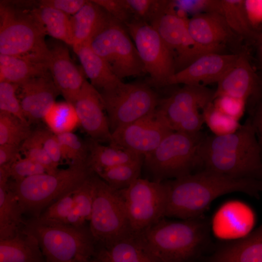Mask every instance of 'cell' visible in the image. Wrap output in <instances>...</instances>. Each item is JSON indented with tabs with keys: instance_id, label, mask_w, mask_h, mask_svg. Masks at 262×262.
<instances>
[{
	"instance_id": "1",
	"label": "cell",
	"mask_w": 262,
	"mask_h": 262,
	"mask_svg": "<svg viewBox=\"0 0 262 262\" xmlns=\"http://www.w3.org/2000/svg\"><path fill=\"white\" fill-rule=\"evenodd\" d=\"M164 183L165 216L183 220L201 216L211 203L222 195L241 192L259 198L262 191V180L236 179L205 169Z\"/></svg>"
},
{
	"instance_id": "2",
	"label": "cell",
	"mask_w": 262,
	"mask_h": 262,
	"mask_svg": "<svg viewBox=\"0 0 262 262\" xmlns=\"http://www.w3.org/2000/svg\"><path fill=\"white\" fill-rule=\"evenodd\" d=\"M236 179L262 180V155L248 117L235 132L205 135L197 153V167Z\"/></svg>"
},
{
	"instance_id": "3",
	"label": "cell",
	"mask_w": 262,
	"mask_h": 262,
	"mask_svg": "<svg viewBox=\"0 0 262 262\" xmlns=\"http://www.w3.org/2000/svg\"><path fill=\"white\" fill-rule=\"evenodd\" d=\"M207 232L200 216L179 222L161 219L135 235L157 262H185L203 244Z\"/></svg>"
},
{
	"instance_id": "4",
	"label": "cell",
	"mask_w": 262,
	"mask_h": 262,
	"mask_svg": "<svg viewBox=\"0 0 262 262\" xmlns=\"http://www.w3.org/2000/svg\"><path fill=\"white\" fill-rule=\"evenodd\" d=\"M93 173L87 165L73 164L54 173L37 175L9 184L24 213L37 218L49 206L76 189Z\"/></svg>"
},
{
	"instance_id": "5",
	"label": "cell",
	"mask_w": 262,
	"mask_h": 262,
	"mask_svg": "<svg viewBox=\"0 0 262 262\" xmlns=\"http://www.w3.org/2000/svg\"><path fill=\"white\" fill-rule=\"evenodd\" d=\"M46 33L31 11L0 2V54L26 58L48 66Z\"/></svg>"
},
{
	"instance_id": "6",
	"label": "cell",
	"mask_w": 262,
	"mask_h": 262,
	"mask_svg": "<svg viewBox=\"0 0 262 262\" xmlns=\"http://www.w3.org/2000/svg\"><path fill=\"white\" fill-rule=\"evenodd\" d=\"M23 229L36 239L46 262H89L95 252L94 239L83 227L44 224L33 218Z\"/></svg>"
},
{
	"instance_id": "7",
	"label": "cell",
	"mask_w": 262,
	"mask_h": 262,
	"mask_svg": "<svg viewBox=\"0 0 262 262\" xmlns=\"http://www.w3.org/2000/svg\"><path fill=\"white\" fill-rule=\"evenodd\" d=\"M205 134L173 131L151 152L144 156L145 165L157 179L178 178L197 167V153Z\"/></svg>"
},
{
	"instance_id": "8",
	"label": "cell",
	"mask_w": 262,
	"mask_h": 262,
	"mask_svg": "<svg viewBox=\"0 0 262 262\" xmlns=\"http://www.w3.org/2000/svg\"><path fill=\"white\" fill-rule=\"evenodd\" d=\"M93 200L89 221L90 233L102 246L133 234L119 190L93 175Z\"/></svg>"
},
{
	"instance_id": "9",
	"label": "cell",
	"mask_w": 262,
	"mask_h": 262,
	"mask_svg": "<svg viewBox=\"0 0 262 262\" xmlns=\"http://www.w3.org/2000/svg\"><path fill=\"white\" fill-rule=\"evenodd\" d=\"M99 93L112 133L154 112L160 100L147 84L122 80Z\"/></svg>"
},
{
	"instance_id": "10",
	"label": "cell",
	"mask_w": 262,
	"mask_h": 262,
	"mask_svg": "<svg viewBox=\"0 0 262 262\" xmlns=\"http://www.w3.org/2000/svg\"><path fill=\"white\" fill-rule=\"evenodd\" d=\"M89 45L121 80L146 73L126 26L112 16Z\"/></svg>"
},
{
	"instance_id": "11",
	"label": "cell",
	"mask_w": 262,
	"mask_h": 262,
	"mask_svg": "<svg viewBox=\"0 0 262 262\" xmlns=\"http://www.w3.org/2000/svg\"><path fill=\"white\" fill-rule=\"evenodd\" d=\"M119 191L133 234L140 233L165 216L164 182L139 178L128 188Z\"/></svg>"
},
{
	"instance_id": "12",
	"label": "cell",
	"mask_w": 262,
	"mask_h": 262,
	"mask_svg": "<svg viewBox=\"0 0 262 262\" xmlns=\"http://www.w3.org/2000/svg\"><path fill=\"white\" fill-rule=\"evenodd\" d=\"M125 26L134 42L146 73L150 75L147 84L161 87L176 72L173 53L149 23L134 19Z\"/></svg>"
},
{
	"instance_id": "13",
	"label": "cell",
	"mask_w": 262,
	"mask_h": 262,
	"mask_svg": "<svg viewBox=\"0 0 262 262\" xmlns=\"http://www.w3.org/2000/svg\"><path fill=\"white\" fill-rule=\"evenodd\" d=\"M188 19L186 13L177 9L173 0H168L149 23L173 53L176 72L190 65L194 59L195 45L188 32Z\"/></svg>"
},
{
	"instance_id": "14",
	"label": "cell",
	"mask_w": 262,
	"mask_h": 262,
	"mask_svg": "<svg viewBox=\"0 0 262 262\" xmlns=\"http://www.w3.org/2000/svg\"><path fill=\"white\" fill-rule=\"evenodd\" d=\"M173 131L156 109L152 113L114 131L110 145L145 156L155 149Z\"/></svg>"
},
{
	"instance_id": "15",
	"label": "cell",
	"mask_w": 262,
	"mask_h": 262,
	"mask_svg": "<svg viewBox=\"0 0 262 262\" xmlns=\"http://www.w3.org/2000/svg\"><path fill=\"white\" fill-rule=\"evenodd\" d=\"M188 29L194 43V61L209 53H220L226 44L242 40L230 29L222 14L204 13L188 19Z\"/></svg>"
},
{
	"instance_id": "16",
	"label": "cell",
	"mask_w": 262,
	"mask_h": 262,
	"mask_svg": "<svg viewBox=\"0 0 262 262\" xmlns=\"http://www.w3.org/2000/svg\"><path fill=\"white\" fill-rule=\"evenodd\" d=\"M239 53L213 52L201 55L167 78L161 87L179 83L206 86L217 83L235 64Z\"/></svg>"
},
{
	"instance_id": "17",
	"label": "cell",
	"mask_w": 262,
	"mask_h": 262,
	"mask_svg": "<svg viewBox=\"0 0 262 262\" xmlns=\"http://www.w3.org/2000/svg\"><path fill=\"white\" fill-rule=\"evenodd\" d=\"M73 106L79 124L90 138L99 142L112 143V133L108 118L103 112L99 92L85 80Z\"/></svg>"
},
{
	"instance_id": "18",
	"label": "cell",
	"mask_w": 262,
	"mask_h": 262,
	"mask_svg": "<svg viewBox=\"0 0 262 262\" xmlns=\"http://www.w3.org/2000/svg\"><path fill=\"white\" fill-rule=\"evenodd\" d=\"M217 83L213 100L219 96H228L244 99L247 104L262 96V81L245 51L239 53L235 64Z\"/></svg>"
},
{
	"instance_id": "19",
	"label": "cell",
	"mask_w": 262,
	"mask_h": 262,
	"mask_svg": "<svg viewBox=\"0 0 262 262\" xmlns=\"http://www.w3.org/2000/svg\"><path fill=\"white\" fill-rule=\"evenodd\" d=\"M18 98L30 125L43 120L60 93L49 71L18 84Z\"/></svg>"
},
{
	"instance_id": "20",
	"label": "cell",
	"mask_w": 262,
	"mask_h": 262,
	"mask_svg": "<svg viewBox=\"0 0 262 262\" xmlns=\"http://www.w3.org/2000/svg\"><path fill=\"white\" fill-rule=\"evenodd\" d=\"M214 91L206 86L184 85L170 97L160 99L158 111L174 131L182 118L195 109H203L213 102Z\"/></svg>"
},
{
	"instance_id": "21",
	"label": "cell",
	"mask_w": 262,
	"mask_h": 262,
	"mask_svg": "<svg viewBox=\"0 0 262 262\" xmlns=\"http://www.w3.org/2000/svg\"><path fill=\"white\" fill-rule=\"evenodd\" d=\"M49 47V71L59 93L66 101L73 104L86 80L72 61L65 45L57 41Z\"/></svg>"
},
{
	"instance_id": "22",
	"label": "cell",
	"mask_w": 262,
	"mask_h": 262,
	"mask_svg": "<svg viewBox=\"0 0 262 262\" xmlns=\"http://www.w3.org/2000/svg\"><path fill=\"white\" fill-rule=\"evenodd\" d=\"M111 16L101 7L87 0L71 19L73 50L89 44L93 38L103 28Z\"/></svg>"
},
{
	"instance_id": "23",
	"label": "cell",
	"mask_w": 262,
	"mask_h": 262,
	"mask_svg": "<svg viewBox=\"0 0 262 262\" xmlns=\"http://www.w3.org/2000/svg\"><path fill=\"white\" fill-rule=\"evenodd\" d=\"M210 262H262V224L246 236L225 245Z\"/></svg>"
},
{
	"instance_id": "24",
	"label": "cell",
	"mask_w": 262,
	"mask_h": 262,
	"mask_svg": "<svg viewBox=\"0 0 262 262\" xmlns=\"http://www.w3.org/2000/svg\"><path fill=\"white\" fill-rule=\"evenodd\" d=\"M93 257V262H157L135 234L102 246Z\"/></svg>"
},
{
	"instance_id": "25",
	"label": "cell",
	"mask_w": 262,
	"mask_h": 262,
	"mask_svg": "<svg viewBox=\"0 0 262 262\" xmlns=\"http://www.w3.org/2000/svg\"><path fill=\"white\" fill-rule=\"evenodd\" d=\"M0 262H46L36 239L23 229L11 238L0 239Z\"/></svg>"
},
{
	"instance_id": "26",
	"label": "cell",
	"mask_w": 262,
	"mask_h": 262,
	"mask_svg": "<svg viewBox=\"0 0 262 262\" xmlns=\"http://www.w3.org/2000/svg\"><path fill=\"white\" fill-rule=\"evenodd\" d=\"M88 148L87 165L93 173L121 164L131 163L144 158L124 148L109 145L104 146L91 138L86 140Z\"/></svg>"
},
{
	"instance_id": "27",
	"label": "cell",
	"mask_w": 262,
	"mask_h": 262,
	"mask_svg": "<svg viewBox=\"0 0 262 262\" xmlns=\"http://www.w3.org/2000/svg\"><path fill=\"white\" fill-rule=\"evenodd\" d=\"M81 62L83 71L90 83L98 90L107 89L119 79L113 72L106 62L97 54L89 44L82 45L74 50Z\"/></svg>"
},
{
	"instance_id": "28",
	"label": "cell",
	"mask_w": 262,
	"mask_h": 262,
	"mask_svg": "<svg viewBox=\"0 0 262 262\" xmlns=\"http://www.w3.org/2000/svg\"><path fill=\"white\" fill-rule=\"evenodd\" d=\"M23 213L9 182L0 184V239L14 237L22 229Z\"/></svg>"
},
{
	"instance_id": "29",
	"label": "cell",
	"mask_w": 262,
	"mask_h": 262,
	"mask_svg": "<svg viewBox=\"0 0 262 262\" xmlns=\"http://www.w3.org/2000/svg\"><path fill=\"white\" fill-rule=\"evenodd\" d=\"M49 71L47 65L21 57L0 54V81L18 85Z\"/></svg>"
},
{
	"instance_id": "30",
	"label": "cell",
	"mask_w": 262,
	"mask_h": 262,
	"mask_svg": "<svg viewBox=\"0 0 262 262\" xmlns=\"http://www.w3.org/2000/svg\"><path fill=\"white\" fill-rule=\"evenodd\" d=\"M31 11L46 34L72 46L71 22L68 15L53 8L39 4Z\"/></svg>"
},
{
	"instance_id": "31",
	"label": "cell",
	"mask_w": 262,
	"mask_h": 262,
	"mask_svg": "<svg viewBox=\"0 0 262 262\" xmlns=\"http://www.w3.org/2000/svg\"><path fill=\"white\" fill-rule=\"evenodd\" d=\"M222 15L232 32L241 40L256 42L262 32L252 24L246 0H221Z\"/></svg>"
},
{
	"instance_id": "32",
	"label": "cell",
	"mask_w": 262,
	"mask_h": 262,
	"mask_svg": "<svg viewBox=\"0 0 262 262\" xmlns=\"http://www.w3.org/2000/svg\"><path fill=\"white\" fill-rule=\"evenodd\" d=\"M93 175L74 190L73 206L66 225L82 228L86 221L89 222L93 200Z\"/></svg>"
},
{
	"instance_id": "33",
	"label": "cell",
	"mask_w": 262,
	"mask_h": 262,
	"mask_svg": "<svg viewBox=\"0 0 262 262\" xmlns=\"http://www.w3.org/2000/svg\"><path fill=\"white\" fill-rule=\"evenodd\" d=\"M43 120L56 135L72 132L79 124L73 105L66 101L55 102Z\"/></svg>"
},
{
	"instance_id": "34",
	"label": "cell",
	"mask_w": 262,
	"mask_h": 262,
	"mask_svg": "<svg viewBox=\"0 0 262 262\" xmlns=\"http://www.w3.org/2000/svg\"><path fill=\"white\" fill-rule=\"evenodd\" d=\"M143 160L115 165L96 174L111 187L121 190L139 178Z\"/></svg>"
},
{
	"instance_id": "35",
	"label": "cell",
	"mask_w": 262,
	"mask_h": 262,
	"mask_svg": "<svg viewBox=\"0 0 262 262\" xmlns=\"http://www.w3.org/2000/svg\"><path fill=\"white\" fill-rule=\"evenodd\" d=\"M30 125L7 112L0 111V145L20 147L32 132Z\"/></svg>"
},
{
	"instance_id": "36",
	"label": "cell",
	"mask_w": 262,
	"mask_h": 262,
	"mask_svg": "<svg viewBox=\"0 0 262 262\" xmlns=\"http://www.w3.org/2000/svg\"><path fill=\"white\" fill-rule=\"evenodd\" d=\"M56 135L60 146L62 160L69 162L70 165H87L88 148L86 141L83 142L72 132Z\"/></svg>"
},
{
	"instance_id": "37",
	"label": "cell",
	"mask_w": 262,
	"mask_h": 262,
	"mask_svg": "<svg viewBox=\"0 0 262 262\" xmlns=\"http://www.w3.org/2000/svg\"><path fill=\"white\" fill-rule=\"evenodd\" d=\"M205 123L213 134L221 136L237 131L241 127L239 120L231 117L217 109L213 102L202 110Z\"/></svg>"
},
{
	"instance_id": "38",
	"label": "cell",
	"mask_w": 262,
	"mask_h": 262,
	"mask_svg": "<svg viewBox=\"0 0 262 262\" xmlns=\"http://www.w3.org/2000/svg\"><path fill=\"white\" fill-rule=\"evenodd\" d=\"M74 190L61 196L45 209L38 217L34 218L44 224L66 225L73 206Z\"/></svg>"
},
{
	"instance_id": "39",
	"label": "cell",
	"mask_w": 262,
	"mask_h": 262,
	"mask_svg": "<svg viewBox=\"0 0 262 262\" xmlns=\"http://www.w3.org/2000/svg\"><path fill=\"white\" fill-rule=\"evenodd\" d=\"M20 151L25 157L42 165L47 173H54L59 169L51 161L33 131L19 147Z\"/></svg>"
},
{
	"instance_id": "40",
	"label": "cell",
	"mask_w": 262,
	"mask_h": 262,
	"mask_svg": "<svg viewBox=\"0 0 262 262\" xmlns=\"http://www.w3.org/2000/svg\"><path fill=\"white\" fill-rule=\"evenodd\" d=\"M18 88V84L7 81H0V111L9 113L22 121L28 123L16 95Z\"/></svg>"
},
{
	"instance_id": "41",
	"label": "cell",
	"mask_w": 262,
	"mask_h": 262,
	"mask_svg": "<svg viewBox=\"0 0 262 262\" xmlns=\"http://www.w3.org/2000/svg\"><path fill=\"white\" fill-rule=\"evenodd\" d=\"M135 19L149 23L167 4L168 0H126Z\"/></svg>"
},
{
	"instance_id": "42",
	"label": "cell",
	"mask_w": 262,
	"mask_h": 262,
	"mask_svg": "<svg viewBox=\"0 0 262 262\" xmlns=\"http://www.w3.org/2000/svg\"><path fill=\"white\" fill-rule=\"evenodd\" d=\"M10 175L15 181H18L33 176L47 173L39 164L19 155L10 166Z\"/></svg>"
},
{
	"instance_id": "43",
	"label": "cell",
	"mask_w": 262,
	"mask_h": 262,
	"mask_svg": "<svg viewBox=\"0 0 262 262\" xmlns=\"http://www.w3.org/2000/svg\"><path fill=\"white\" fill-rule=\"evenodd\" d=\"M175 7L185 13L194 15L204 13L222 14L221 0H173Z\"/></svg>"
},
{
	"instance_id": "44",
	"label": "cell",
	"mask_w": 262,
	"mask_h": 262,
	"mask_svg": "<svg viewBox=\"0 0 262 262\" xmlns=\"http://www.w3.org/2000/svg\"><path fill=\"white\" fill-rule=\"evenodd\" d=\"M92 1L101 7L113 17L124 25L135 19L126 0H94Z\"/></svg>"
},
{
	"instance_id": "45",
	"label": "cell",
	"mask_w": 262,
	"mask_h": 262,
	"mask_svg": "<svg viewBox=\"0 0 262 262\" xmlns=\"http://www.w3.org/2000/svg\"><path fill=\"white\" fill-rule=\"evenodd\" d=\"M213 103L219 111L239 121L246 106V100L228 96L218 97L213 100Z\"/></svg>"
},
{
	"instance_id": "46",
	"label": "cell",
	"mask_w": 262,
	"mask_h": 262,
	"mask_svg": "<svg viewBox=\"0 0 262 262\" xmlns=\"http://www.w3.org/2000/svg\"><path fill=\"white\" fill-rule=\"evenodd\" d=\"M33 132L51 161L58 166L62 158L57 135L49 130L44 129H37Z\"/></svg>"
},
{
	"instance_id": "47",
	"label": "cell",
	"mask_w": 262,
	"mask_h": 262,
	"mask_svg": "<svg viewBox=\"0 0 262 262\" xmlns=\"http://www.w3.org/2000/svg\"><path fill=\"white\" fill-rule=\"evenodd\" d=\"M204 123L202 113L199 112V109H195L182 118L174 131L188 134L196 133L201 131L200 130Z\"/></svg>"
},
{
	"instance_id": "48",
	"label": "cell",
	"mask_w": 262,
	"mask_h": 262,
	"mask_svg": "<svg viewBox=\"0 0 262 262\" xmlns=\"http://www.w3.org/2000/svg\"><path fill=\"white\" fill-rule=\"evenodd\" d=\"M249 117L253 125L262 155V96L248 102Z\"/></svg>"
},
{
	"instance_id": "49",
	"label": "cell",
	"mask_w": 262,
	"mask_h": 262,
	"mask_svg": "<svg viewBox=\"0 0 262 262\" xmlns=\"http://www.w3.org/2000/svg\"><path fill=\"white\" fill-rule=\"evenodd\" d=\"M84 0H43L39 5L49 6L59 10L67 15H74L85 4Z\"/></svg>"
},
{
	"instance_id": "50",
	"label": "cell",
	"mask_w": 262,
	"mask_h": 262,
	"mask_svg": "<svg viewBox=\"0 0 262 262\" xmlns=\"http://www.w3.org/2000/svg\"><path fill=\"white\" fill-rule=\"evenodd\" d=\"M248 17L253 26L257 30L262 23V0H246Z\"/></svg>"
},
{
	"instance_id": "51",
	"label": "cell",
	"mask_w": 262,
	"mask_h": 262,
	"mask_svg": "<svg viewBox=\"0 0 262 262\" xmlns=\"http://www.w3.org/2000/svg\"><path fill=\"white\" fill-rule=\"evenodd\" d=\"M19 147L9 144L0 145V166L11 164L20 155Z\"/></svg>"
},
{
	"instance_id": "52",
	"label": "cell",
	"mask_w": 262,
	"mask_h": 262,
	"mask_svg": "<svg viewBox=\"0 0 262 262\" xmlns=\"http://www.w3.org/2000/svg\"><path fill=\"white\" fill-rule=\"evenodd\" d=\"M256 43L257 44V57L262 70V32Z\"/></svg>"
},
{
	"instance_id": "53",
	"label": "cell",
	"mask_w": 262,
	"mask_h": 262,
	"mask_svg": "<svg viewBox=\"0 0 262 262\" xmlns=\"http://www.w3.org/2000/svg\"></svg>"
}]
</instances>
